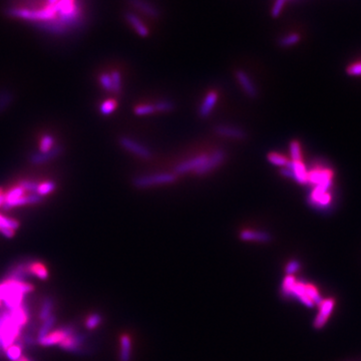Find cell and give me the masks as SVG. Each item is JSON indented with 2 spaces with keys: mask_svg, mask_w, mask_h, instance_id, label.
I'll list each match as a JSON object with an SVG mask.
<instances>
[{
  "mask_svg": "<svg viewBox=\"0 0 361 361\" xmlns=\"http://www.w3.org/2000/svg\"><path fill=\"white\" fill-rule=\"evenodd\" d=\"M280 295L283 299L298 301L308 308L318 306L324 299L314 284L298 279L295 275L284 277L280 287Z\"/></svg>",
  "mask_w": 361,
  "mask_h": 361,
  "instance_id": "6da1fadb",
  "label": "cell"
},
{
  "mask_svg": "<svg viewBox=\"0 0 361 361\" xmlns=\"http://www.w3.org/2000/svg\"><path fill=\"white\" fill-rule=\"evenodd\" d=\"M332 186L333 181L314 186L307 198L308 204L319 212L329 213L332 203V195L330 193Z\"/></svg>",
  "mask_w": 361,
  "mask_h": 361,
  "instance_id": "7a4b0ae2",
  "label": "cell"
},
{
  "mask_svg": "<svg viewBox=\"0 0 361 361\" xmlns=\"http://www.w3.org/2000/svg\"><path fill=\"white\" fill-rule=\"evenodd\" d=\"M8 13L11 16L22 18L25 20L47 22L55 19V15L58 14V11L55 9L54 5H47L45 8L35 10H30L25 8H11Z\"/></svg>",
  "mask_w": 361,
  "mask_h": 361,
  "instance_id": "3957f363",
  "label": "cell"
},
{
  "mask_svg": "<svg viewBox=\"0 0 361 361\" xmlns=\"http://www.w3.org/2000/svg\"><path fill=\"white\" fill-rule=\"evenodd\" d=\"M177 180V175L172 173H156L135 177L132 180L134 187L138 189H147L157 185L172 184Z\"/></svg>",
  "mask_w": 361,
  "mask_h": 361,
  "instance_id": "277c9868",
  "label": "cell"
},
{
  "mask_svg": "<svg viewBox=\"0 0 361 361\" xmlns=\"http://www.w3.org/2000/svg\"><path fill=\"white\" fill-rule=\"evenodd\" d=\"M75 331L72 325H66L60 327L53 331H50L47 335L44 337L37 339L38 344L42 346H52V345H60L66 337L70 335L71 333Z\"/></svg>",
  "mask_w": 361,
  "mask_h": 361,
  "instance_id": "5b68a950",
  "label": "cell"
},
{
  "mask_svg": "<svg viewBox=\"0 0 361 361\" xmlns=\"http://www.w3.org/2000/svg\"><path fill=\"white\" fill-rule=\"evenodd\" d=\"M334 306L335 300L333 298H325L321 301V303L318 305V313L313 322L315 329H322L326 325L331 313L333 312V309H334Z\"/></svg>",
  "mask_w": 361,
  "mask_h": 361,
  "instance_id": "8992f818",
  "label": "cell"
},
{
  "mask_svg": "<svg viewBox=\"0 0 361 361\" xmlns=\"http://www.w3.org/2000/svg\"><path fill=\"white\" fill-rule=\"evenodd\" d=\"M226 159V153L223 150H216L211 155L207 156L205 162L195 171L199 176L206 175L219 166Z\"/></svg>",
  "mask_w": 361,
  "mask_h": 361,
  "instance_id": "52a82bcc",
  "label": "cell"
},
{
  "mask_svg": "<svg viewBox=\"0 0 361 361\" xmlns=\"http://www.w3.org/2000/svg\"><path fill=\"white\" fill-rule=\"evenodd\" d=\"M120 145L126 151L131 152V154L141 159L149 160L152 157V153L147 147L143 146L141 143L132 140V138L129 136H122L120 138Z\"/></svg>",
  "mask_w": 361,
  "mask_h": 361,
  "instance_id": "ba28073f",
  "label": "cell"
},
{
  "mask_svg": "<svg viewBox=\"0 0 361 361\" xmlns=\"http://www.w3.org/2000/svg\"><path fill=\"white\" fill-rule=\"evenodd\" d=\"M87 340V335L81 334L74 331L70 335L66 337L64 341L59 345L62 349L72 352V353H81L85 351L83 346H85Z\"/></svg>",
  "mask_w": 361,
  "mask_h": 361,
  "instance_id": "9c48e42d",
  "label": "cell"
},
{
  "mask_svg": "<svg viewBox=\"0 0 361 361\" xmlns=\"http://www.w3.org/2000/svg\"><path fill=\"white\" fill-rule=\"evenodd\" d=\"M207 156L208 155H206V154L200 155V156L191 158L187 161H184V162L178 164L175 166L176 174L183 175V174H186V173H189V172H192V171L195 172L199 168V166L205 162V160L207 159Z\"/></svg>",
  "mask_w": 361,
  "mask_h": 361,
  "instance_id": "30bf717a",
  "label": "cell"
},
{
  "mask_svg": "<svg viewBox=\"0 0 361 361\" xmlns=\"http://www.w3.org/2000/svg\"><path fill=\"white\" fill-rule=\"evenodd\" d=\"M64 152V148L62 146H54L50 151L45 152V153H34L30 157V161L33 164L38 165V164H45L55 158H58L59 156H61Z\"/></svg>",
  "mask_w": 361,
  "mask_h": 361,
  "instance_id": "8fae6325",
  "label": "cell"
},
{
  "mask_svg": "<svg viewBox=\"0 0 361 361\" xmlns=\"http://www.w3.org/2000/svg\"><path fill=\"white\" fill-rule=\"evenodd\" d=\"M240 239L245 242H258V243H269L272 241L270 233L261 230L246 229L241 231Z\"/></svg>",
  "mask_w": 361,
  "mask_h": 361,
  "instance_id": "7c38bea8",
  "label": "cell"
},
{
  "mask_svg": "<svg viewBox=\"0 0 361 361\" xmlns=\"http://www.w3.org/2000/svg\"><path fill=\"white\" fill-rule=\"evenodd\" d=\"M333 173L330 169L327 168H314L310 172H308L307 183L317 186L326 182L332 181Z\"/></svg>",
  "mask_w": 361,
  "mask_h": 361,
  "instance_id": "4fadbf2b",
  "label": "cell"
},
{
  "mask_svg": "<svg viewBox=\"0 0 361 361\" xmlns=\"http://www.w3.org/2000/svg\"><path fill=\"white\" fill-rule=\"evenodd\" d=\"M236 78L239 82V85L242 87L244 93L249 98H256L258 96V91L253 83L251 77H250L244 70H237L236 71Z\"/></svg>",
  "mask_w": 361,
  "mask_h": 361,
  "instance_id": "5bb4252c",
  "label": "cell"
},
{
  "mask_svg": "<svg viewBox=\"0 0 361 361\" xmlns=\"http://www.w3.org/2000/svg\"><path fill=\"white\" fill-rule=\"evenodd\" d=\"M286 168L290 169L293 172L294 175V181L304 185L307 184V176H308V172L306 166L303 164L302 161L300 162H293V161H289L288 164H286Z\"/></svg>",
  "mask_w": 361,
  "mask_h": 361,
  "instance_id": "9a60e30c",
  "label": "cell"
},
{
  "mask_svg": "<svg viewBox=\"0 0 361 361\" xmlns=\"http://www.w3.org/2000/svg\"><path fill=\"white\" fill-rule=\"evenodd\" d=\"M215 131L221 136L234 138V140H243L246 137V132L242 129L233 126L219 125L215 128Z\"/></svg>",
  "mask_w": 361,
  "mask_h": 361,
  "instance_id": "2e32d148",
  "label": "cell"
},
{
  "mask_svg": "<svg viewBox=\"0 0 361 361\" xmlns=\"http://www.w3.org/2000/svg\"><path fill=\"white\" fill-rule=\"evenodd\" d=\"M27 272L30 276H34L40 280H47L49 277L46 265L40 261L29 260L27 261Z\"/></svg>",
  "mask_w": 361,
  "mask_h": 361,
  "instance_id": "e0dca14e",
  "label": "cell"
},
{
  "mask_svg": "<svg viewBox=\"0 0 361 361\" xmlns=\"http://www.w3.org/2000/svg\"><path fill=\"white\" fill-rule=\"evenodd\" d=\"M218 100V94L216 92H210L205 99L203 100V103L201 104L199 108V115L201 118H208L213 110V108L216 105V102Z\"/></svg>",
  "mask_w": 361,
  "mask_h": 361,
  "instance_id": "ac0fdd59",
  "label": "cell"
},
{
  "mask_svg": "<svg viewBox=\"0 0 361 361\" xmlns=\"http://www.w3.org/2000/svg\"><path fill=\"white\" fill-rule=\"evenodd\" d=\"M126 19L131 24V26L135 31V33L143 37H146L149 35V30L148 27L143 23V21L138 18L135 14L131 12L126 13Z\"/></svg>",
  "mask_w": 361,
  "mask_h": 361,
  "instance_id": "d6986e66",
  "label": "cell"
},
{
  "mask_svg": "<svg viewBox=\"0 0 361 361\" xmlns=\"http://www.w3.org/2000/svg\"><path fill=\"white\" fill-rule=\"evenodd\" d=\"M130 3L137 8L143 13L147 14L151 17H158L159 16V10L150 2L146 1V0H130Z\"/></svg>",
  "mask_w": 361,
  "mask_h": 361,
  "instance_id": "ffe728a7",
  "label": "cell"
},
{
  "mask_svg": "<svg viewBox=\"0 0 361 361\" xmlns=\"http://www.w3.org/2000/svg\"><path fill=\"white\" fill-rule=\"evenodd\" d=\"M121 351L120 361H131V338L129 334H122L120 338Z\"/></svg>",
  "mask_w": 361,
  "mask_h": 361,
  "instance_id": "44dd1931",
  "label": "cell"
},
{
  "mask_svg": "<svg viewBox=\"0 0 361 361\" xmlns=\"http://www.w3.org/2000/svg\"><path fill=\"white\" fill-rule=\"evenodd\" d=\"M23 347H24V344H23L22 339L20 337L15 343H13L11 346H9L4 351V353L10 361H16L17 359H19L21 357Z\"/></svg>",
  "mask_w": 361,
  "mask_h": 361,
  "instance_id": "7402d4cb",
  "label": "cell"
},
{
  "mask_svg": "<svg viewBox=\"0 0 361 361\" xmlns=\"http://www.w3.org/2000/svg\"><path fill=\"white\" fill-rule=\"evenodd\" d=\"M13 100H14V96L9 90L7 89L0 90V114L4 113L5 110L11 105Z\"/></svg>",
  "mask_w": 361,
  "mask_h": 361,
  "instance_id": "603a6c76",
  "label": "cell"
},
{
  "mask_svg": "<svg viewBox=\"0 0 361 361\" xmlns=\"http://www.w3.org/2000/svg\"><path fill=\"white\" fill-rule=\"evenodd\" d=\"M52 310H53V301L51 298L46 297L45 299H43L41 303V308L39 311V319L41 321H44L45 319H47L49 316L52 315Z\"/></svg>",
  "mask_w": 361,
  "mask_h": 361,
  "instance_id": "cb8c5ba5",
  "label": "cell"
},
{
  "mask_svg": "<svg viewBox=\"0 0 361 361\" xmlns=\"http://www.w3.org/2000/svg\"><path fill=\"white\" fill-rule=\"evenodd\" d=\"M55 320H57V318H55L54 315H51L49 316L47 319H45L44 321H42V325L40 326L39 330H38V336H37V339H40L42 337H44L45 335H47L48 333L50 332L51 328L53 327L54 323H55Z\"/></svg>",
  "mask_w": 361,
  "mask_h": 361,
  "instance_id": "d4e9b609",
  "label": "cell"
},
{
  "mask_svg": "<svg viewBox=\"0 0 361 361\" xmlns=\"http://www.w3.org/2000/svg\"><path fill=\"white\" fill-rule=\"evenodd\" d=\"M54 147V137L52 134L46 133L44 134L41 140H40V145H39V152L40 153H45L50 151L52 148Z\"/></svg>",
  "mask_w": 361,
  "mask_h": 361,
  "instance_id": "484cf974",
  "label": "cell"
},
{
  "mask_svg": "<svg viewBox=\"0 0 361 361\" xmlns=\"http://www.w3.org/2000/svg\"><path fill=\"white\" fill-rule=\"evenodd\" d=\"M117 108V101L115 99H106L101 102L99 106L100 114L103 116H108L113 114Z\"/></svg>",
  "mask_w": 361,
  "mask_h": 361,
  "instance_id": "4316f807",
  "label": "cell"
},
{
  "mask_svg": "<svg viewBox=\"0 0 361 361\" xmlns=\"http://www.w3.org/2000/svg\"><path fill=\"white\" fill-rule=\"evenodd\" d=\"M267 159H268L269 163H271L272 164L278 165V166H283V168H284V166H286V164L289 162L284 156H282V155H280L278 153H274V152L270 153L267 156Z\"/></svg>",
  "mask_w": 361,
  "mask_h": 361,
  "instance_id": "83f0119b",
  "label": "cell"
},
{
  "mask_svg": "<svg viewBox=\"0 0 361 361\" xmlns=\"http://www.w3.org/2000/svg\"><path fill=\"white\" fill-rule=\"evenodd\" d=\"M55 189H57V184H55L52 181H46V182H43V183L39 184L36 193L38 194V195H40L41 197H43V196H46V195H48V194L52 193Z\"/></svg>",
  "mask_w": 361,
  "mask_h": 361,
  "instance_id": "f1b7e54d",
  "label": "cell"
},
{
  "mask_svg": "<svg viewBox=\"0 0 361 361\" xmlns=\"http://www.w3.org/2000/svg\"><path fill=\"white\" fill-rule=\"evenodd\" d=\"M289 151H290L291 161L293 162L302 161V153H301V147H300L299 142L292 141L289 145Z\"/></svg>",
  "mask_w": 361,
  "mask_h": 361,
  "instance_id": "f546056e",
  "label": "cell"
},
{
  "mask_svg": "<svg viewBox=\"0 0 361 361\" xmlns=\"http://www.w3.org/2000/svg\"><path fill=\"white\" fill-rule=\"evenodd\" d=\"M154 107L156 112L168 113L175 108V104L171 100H160L154 104Z\"/></svg>",
  "mask_w": 361,
  "mask_h": 361,
  "instance_id": "4dcf8cb0",
  "label": "cell"
},
{
  "mask_svg": "<svg viewBox=\"0 0 361 361\" xmlns=\"http://www.w3.org/2000/svg\"><path fill=\"white\" fill-rule=\"evenodd\" d=\"M1 228H9L15 231L19 228V222L14 219L6 218L0 215V229Z\"/></svg>",
  "mask_w": 361,
  "mask_h": 361,
  "instance_id": "1f68e13d",
  "label": "cell"
},
{
  "mask_svg": "<svg viewBox=\"0 0 361 361\" xmlns=\"http://www.w3.org/2000/svg\"><path fill=\"white\" fill-rule=\"evenodd\" d=\"M102 321L101 315L98 313H92L88 316L87 320H86V327L90 330H93L95 328H97Z\"/></svg>",
  "mask_w": 361,
  "mask_h": 361,
  "instance_id": "d6a6232c",
  "label": "cell"
},
{
  "mask_svg": "<svg viewBox=\"0 0 361 361\" xmlns=\"http://www.w3.org/2000/svg\"><path fill=\"white\" fill-rule=\"evenodd\" d=\"M112 77V85H113V92L116 95H119L122 92V75L121 72L118 70H115L110 74Z\"/></svg>",
  "mask_w": 361,
  "mask_h": 361,
  "instance_id": "836d02e7",
  "label": "cell"
},
{
  "mask_svg": "<svg viewBox=\"0 0 361 361\" xmlns=\"http://www.w3.org/2000/svg\"><path fill=\"white\" fill-rule=\"evenodd\" d=\"M4 196H5V201L15 200V199H18L24 196V190L21 187L17 186V187L10 189L7 193H5Z\"/></svg>",
  "mask_w": 361,
  "mask_h": 361,
  "instance_id": "e575fe53",
  "label": "cell"
},
{
  "mask_svg": "<svg viewBox=\"0 0 361 361\" xmlns=\"http://www.w3.org/2000/svg\"><path fill=\"white\" fill-rule=\"evenodd\" d=\"M24 205H29V201H27V197L26 195H24L21 198L15 199V200H11V201H5L2 208L4 210H8L14 207H20V206H24Z\"/></svg>",
  "mask_w": 361,
  "mask_h": 361,
  "instance_id": "d590c367",
  "label": "cell"
},
{
  "mask_svg": "<svg viewBox=\"0 0 361 361\" xmlns=\"http://www.w3.org/2000/svg\"><path fill=\"white\" fill-rule=\"evenodd\" d=\"M156 112L154 104H142L137 105L134 108V114L136 116H149Z\"/></svg>",
  "mask_w": 361,
  "mask_h": 361,
  "instance_id": "8d00e7d4",
  "label": "cell"
},
{
  "mask_svg": "<svg viewBox=\"0 0 361 361\" xmlns=\"http://www.w3.org/2000/svg\"><path fill=\"white\" fill-rule=\"evenodd\" d=\"M38 186H39V183L35 181H32V180H23V181H20L19 183V187H21L24 190V192H29V193H36Z\"/></svg>",
  "mask_w": 361,
  "mask_h": 361,
  "instance_id": "74e56055",
  "label": "cell"
},
{
  "mask_svg": "<svg viewBox=\"0 0 361 361\" xmlns=\"http://www.w3.org/2000/svg\"><path fill=\"white\" fill-rule=\"evenodd\" d=\"M299 40H300V36L296 33H292V34H289V35H286V36L282 37L280 39L279 43L283 47H289V46H292V45L298 43Z\"/></svg>",
  "mask_w": 361,
  "mask_h": 361,
  "instance_id": "f35d334b",
  "label": "cell"
},
{
  "mask_svg": "<svg viewBox=\"0 0 361 361\" xmlns=\"http://www.w3.org/2000/svg\"><path fill=\"white\" fill-rule=\"evenodd\" d=\"M301 269V263L298 260H290L285 266V273L287 275H295Z\"/></svg>",
  "mask_w": 361,
  "mask_h": 361,
  "instance_id": "ab89813d",
  "label": "cell"
},
{
  "mask_svg": "<svg viewBox=\"0 0 361 361\" xmlns=\"http://www.w3.org/2000/svg\"><path fill=\"white\" fill-rule=\"evenodd\" d=\"M99 83H100V86L102 87V89H104L105 91H107V92H113L112 77H110V74L101 73L99 75Z\"/></svg>",
  "mask_w": 361,
  "mask_h": 361,
  "instance_id": "60d3db41",
  "label": "cell"
},
{
  "mask_svg": "<svg viewBox=\"0 0 361 361\" xmlns=\"http://www.w3.org/2000/svg\"><path fill=\"white\" fill-rule=\"evenodd\" d=\"M346 72H347L348 75H351V76H359V75H361V63H358V64H354V65L349 66L346 68Z\"/></svg>",
  "mask_w": 361,
  "mask_h": 361,
  "instance_id": "b9f144b4",
  "label": "cell"
},
{
  "mask_svg": "<svg viewBox=\"0 0 361 361\" xmlns=\"http://www.w3.org/2000/svg\"><path fill=\"white\" fill-rule=\"evenodd\" d=\"M285 4V0H276V2L272 8V16L278 17L282 11V8Z\"/></svg>",
  "mask_w": 361,
  "mask_h": 361,
  "instance_id": "7bdbcfd3",
  "label": "cell"
},
{
  "mask_svg": "<svg viewBox=\"0 0 361 361\" xmlns=\"http://www.w3.org/2000/svg\"><path fill=\"white\" fill-rule=\"evenodd\" d=\"M27 201H29V205H35L42 201V197L38 195L37 193H30L29 195H26Z\"/></svg>",
  "mask_w": 361,
  "mask_h": 361,
  "instance_id": "ee69618b",
  "label": "cell"
},
{
  "mask_svg": "<svg viewBox=\"0 0 361 361\" xmlns=\"http://www.w3.org/2000/svg\"><path fill=\"white\" fill-rule=\"evenodd\" d=\"M0 233H1L6 238H12L15 235V231L9 228H1L0 229Z\"/></svg>",
  "mask_w": 361,
  "mask_h": 361,
  "instance_id": "f6af8a7d",
  "label": "cell"
},
{
  "mask_svg": "<svg viewBox=\"0 0 361 361\" xmlns=\"http://www.w3.org/2000/svg\"><path fill=\"white\" fill-rule=\"evenodd\" d=\"M16 361H34V360H33L32 358L27 357V356H23V355H21V357H20L19 359H17Z\"/></svg>",
  "mask_w": 361,
  "mask_h": 361,
  "instance_id": "bcb514c9",
  "label": "cell"
},
{
  "mask_svg": "<svg viewBox=\"0 0 361 361\" xmlns=\"http://www.w3.org/2000/svg\"><path fill=\"white\" fill-rule=\"evenodd\" d=\"M4 202H5V196L4 194H1V195H0V207L3 206Z\"/></svg>",
  "mask_w": 361,
  "mask_h": 361,
  "instance_id": "7dc6e473",
  "label": "cell"
},
{
  "mask_svg": "<svg viewBox=\"0 0 361 361\" xmlns=\"http://www.w3.org/2000/svg\"><path fill=\"white\" fill-rule=\"evenodd\" d=\"M48 5H54L59 2V0H47Z\"/></svg>",
  "mask_w": 361,
  "mask_h": 361,
  "instance_id": "c3c4849f",
  "label": "cell"
},
{
  "mask_svg": "<svg viewBox=\"0 0 361 361\" xmlns=\"http://www.w3.org/2000/svg\"><path fill=\"white\" fill-rule=\"evenodd\" d=\"M1 194H2V189L0 188V195H1Z\"/></svg>",
  "mask_w": 361,
  "mask_h": 361,
  "instance_id": "681fc988",
  "label": "cell"
}]
</instances>
